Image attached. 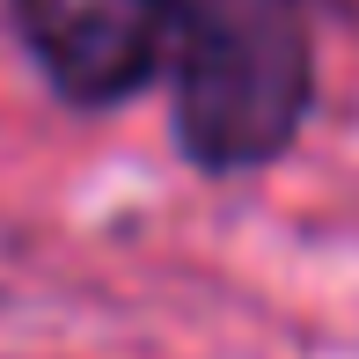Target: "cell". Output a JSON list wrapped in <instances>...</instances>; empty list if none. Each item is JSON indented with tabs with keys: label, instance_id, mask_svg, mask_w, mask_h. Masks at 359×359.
<instances>
[{
	"label": "cell",
	"instance_id": "obj_1",
	"mask_svg": "<svg viewBox=\"0 0 359 359\" xmlns=\"http://www.w3.org/2000/svg\"><path fill=\"white\" fill-rule=\"evenodd\" d=\"M176 140L198 169L235 176L279 161L316 95L301 0H169Z\"/></svg>",
	"mask_w": 359,
	"mask_h": 359
},
{
	"label": "cell",
	"instance_id": "obj_2",
	"mask_svg": "<svg viewBox=\"0 0 359 359\" xmlns=\"http://www.w3.org/2000/svg\"><path fill=\"white\" fill-rule=\"evenodd\" d=\"M8 22L81 110L125 103L169 67V0H8Z\"/></svg>",
	"mask_w": 359,
	"mask_h": 359
}]
</instances>
